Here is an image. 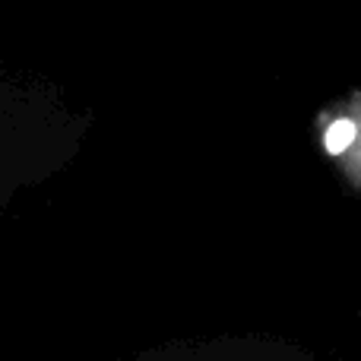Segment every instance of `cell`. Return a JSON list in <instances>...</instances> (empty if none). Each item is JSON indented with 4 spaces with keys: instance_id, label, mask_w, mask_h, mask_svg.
<instances>
[{
    "instance_id": "6da1fadb",
    "label": "cell",
    "mask_w": 361,
    "mask_h": 361,
    "mask_svg": "<svg viewBox=\"0 0 361 361\" xmlns=\"http://www.w3.org/2000/svg\"><path fill=\"white\" fill-rule=\"evenodd\" d=\"M352 140H355V121H349V118H336L324 133L326 152H333V156H343L352 146Z\"/></svg>"
}]
</instances>
